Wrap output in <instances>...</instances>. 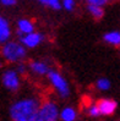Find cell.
Wrapping results in <instances>:
<instances>
[{
  "mask_svg": "<svg viewBox=\"0 0 120 121\" xmlns=\"http://www.w3.org/2000/svg\"><path fill=\"white\" fill-rule=\"evenodd\" d=\"M101 116H111L118 109V103L111 98H101L96 102Z\"/></svg>",
  "mask_w": 120,
  "mask_h": 121,
  "instance_id": "obj_8",
  "label": "cell"
},
{
  "mask_svg": "<svg viewBox=\"0 0 120 121\" xmlns=\"http://www.w3.org/2000/svg\"><path fill=\"white\" fill-rule=\"evenodd\" d=\"M47 80L50 83V86L53 87V89L55 91L56 95L61 99H67L71 95V87L70 83L67 82L66 77L62 75L60 71L52 69L50 72L47 75Z\"/></svg>",
  "mask_w": 120,
  "mask_h": 121,
  "instance_id": "obj_3",
  "label": "cell"
},
{
  "mask_svg": "<svg viewBox=\"0 0 120 121\" xmlns=\"http://www.w3.org/2000/svg\"><path fill=\"white\" fill-rule=\"evenodd\" d=\"M16 31L18 33V35H25V34H30L32 32L36 31V25L32 20L30 18H18L16 22Z\"/></svg>",
  "mask_w": 120,
  "mask_h": 121,
  "instance_id": "obj_9",
  "label": "cell"
},
{
  "mask_svg": "<svg viewBox=\"0 0 120 121\" xmlns=\"http://www.w3.org/2000/svg\"><path fill=\"white\" fill-rule=\"evenodd\" d=\"M96 88L99 92H108L111 88V82L107 77H99L96 81Z\"/></svg>",
  "mask_w": 120,
  "mask_h": 121,
  "instance_id": "obj_14",
  "label": "cell"
},
{
  "mask_svg": "<svg viewBox=\"0 0 120 121\" xmlns=\"http://www.w3.org/2000/svg\"><path fill=\"white\" fill-rule=\"evenodd\" d=\"M59 115L60 109L56 102L52 100V99H47L40 103L39 110L34 121H59Z\"/></svg>",
  "mask_w": 120,
  "mask_h": 121,
  "instance_id": "obj_4",
  "label": "cell"
},
{
  "mask_svg": "<svg viewBox=\"0 0 120 121\" xmlns=\"http://www.w3.org/2000/svg\"><path fill=\"white\" fill-rule=\"evenodd\" d=\"M27 65H28V72L36 77H47V75L53 69L50 62L42 59L31 60L30 62H27Z\"/></svg>",
  "mask_w": 120,
  "mask_h": 121,
  "instance_id": "obj_6",
  "label": "cell"
},
{
  "mask_svg": "<svg viewBox=\"0 0 120 121\" xmlns=\"http://www.w3.org/2000/svg\"><path fill=\"white\" fill-rule=\"evenodd\" d=\"M15 69L17 72L22 76V75H26L28 72V65H27V62L26 61H21V62H17L16 65H15Z\"/></svg>",
  "mask_w": 120,
  "mask_h": 121,
  "instance_id": "obj_18",
  "label": "cell"
},
{
  "mask_svg": "<svg viewBox=\"0 0 120 121\" xmlns=\"http://www.w3.org/2000/svg\"><path fill=\"white\" fill-rule=\"evenodd\" d=\"M1 83L6 91L17 92L21 87V75L16 71L15 67L6 69L1 75Z\"/></svg>",
  "mask_w": 120,
  "mask_h": 121,
  "instance_id": "obj_5",
  "label": "cell"
},
{
  "mask_svg": "<svg viewBox=\"0 0 120 121\" xmlns=\"http://www.w3.org/2000/svg\"><path fill=\"white\" fill-rule=\"evenodd\" d=\"M45 6L49 8L50 10H53V11H60L62 9L61 0H47Z\"/></svg>",
  "mask_w": 120,
  "mask_h": 121,
  "instance_id": "obj_16",
  "label": "cell"
},
{
  "mask_svg": "<svg viewBox=\"0 0 120 121\" xmlns=\"http://www.w3.org/2000/svg\"><path fill=\"white\" fill-rule=\"evenodd\" d=\"M37 1H38L39 4H42V5H44V6H45V4H47V0H37Z\"/></svg>",
  "mask_w": 120,
  "mask_h": 121,
  "instance_id": "obj_21",
  "label": "cell"
},
{
  "mask_svg": "<svg viewBox=\"0 0 120 121\" xmlns=\"http://www.w3.org/2000/svg\"><path fill=\"white\" fill-rule=\"evenodd\" d=\"M77 116H79V112H77L76 108L71 105H66L62 109H60V121H76Z\"/></svg>",
  "mask_w": 120,
  "mask_h": 121,
  "instance_id": "obj_12",
  "label": "cell"
},
{
  "mask_svg": "<svg viewBox=\"0 0 120 121\" xmlns=\"http://www.w3.org/2000/svg\"><path fill=\"white\" fill-rule=\"evenodd\" d=\"M0 4L5 8H12L17 4V0H0Z\"/></svg>",
  "mask_w": 120,
  "mask_h": 121,
  "instance_id": "obj_20",
  "label": "cell"
},
{
  "mask_svg": "<svg viewBox=\"0 0 120 121\" xmlns=\"http://www.w3.org/2000/svg\"><path fill=\"white\" fill-rule=\"evenodd\" d=\"M4 62H5V61H4L1 58H0V69H3V67H4Z\"/></svg>",
  "mask_w": 120,
  "mask_h": 121,
  "instance_id": "obj_22",
  "label": "cell"
},
{
  "mask_svg": "<svg viewBox=\"0 0 120 121\" xmlns=\"http://www.w3.org/2000/svg\"><path fill=\"white\" fill-rule=\"evenodd\" d=\"M103 42L110 47L120 48V31L113 30L109 32H105L103 34Z\"/></svg>",
  "mask_w": 120,
  "mask_h": 121,
  "instance_id": "obj_11",
  "label": "cell"
},
{
  "mask_svg": "<svg viewBox=\"0 0 120 121\" xmlns=\"http://www.w3.org/2000/svg\"><path fill=\"white\" fill-rule=\"evenodd\" d=\"M12 37L11 25L5 16L0 15V45H3Z\"/></svg>",
  "mask_w": 120,
  "mask_h": 121,
  "instance_id": "obj_10",
  "label": "cell"
},
{
  "mask_svg": "<svg viewBox=\"0 0 120 121\" xmlns=\"http://www.w3.org/2000/svg\"><path fill=\"white\" fill-rule=\"evenodd\" d=\"M62 9L67 12H71L76 8V0H61Z\"/></svg>",
  "mask_w": 120,
  "mask_h": 121,
  "instance_id": "obj_17",
  "label": "cell"
},
{
  "mask_svg": "<svg viewBox=\"0 0 120 121\" xmlns=\"http://www.w3.org/2000/svg\"><path fill=\"white\" fill-rule=\"evenodd\" d=\"M87 1V4H94V5H99V6H104L105 5H108V4H110L113 0H86Z\"/></svg>",
  "mask_w": 120,
  "mask_h": 121,
  "instance_id": "obj_19",
  "label": "cell"
},
{
  "mask_svg": "<svg viewBox=\"0 0 120 121\" xmlns=\"http://www.w3.org/2000/svg\"><path fill=\"white\" fill-rule=\"evenodd\" d=\"M86 112H87V115H88L89 117H94V119H96V117H99V116H101L99 110H98V106H97L96 103L89 104V105L87 106Z\"/></svg>",
  "mask_w": 120,
  "mask_h": 121,
  "instance_id": "obj_15",
  "label": "cell"
},
{
  "mask_svg": "<svg viewBox=\"0 0 120 121\" xmlns=\"http://www.w3.org/2000/svg\"><path fill=\"white\" fill-rule=\"evenodd\" d=\"M27 52L28 50L18 39H10L3 45H0V58L11 65L25 61L27 59Z\"/></svg>",
  "mask_w": 120,
  "mask_h": 121,
  "instance_id": "obj_2",
  "label": "cell"
},
{
  "mask_svg": "<svg viewBox=\"0 0 120 121\" xmlns=\"http://www.w3.org/2000/svg\"><path fill=\"white\" fill-rule=\"evenodd\" d=\"M44 34L42 32H38V31H34L30 34H25V35H20L18 37V40L25 45V48L27 50L30 49H36L38 48L39 45L43 44L44 42Z\"/></svg>",
  "mask_w": 120,
  "mask_h": 121,
  "instance_id": "obj_7",
  "label": "cell"
},
{
  "mask_svg": "<svg viewBox=\"0 0 120 121\" xmlns=\"http://www.w3.org/2000/svg\"><path fill=\"white\" fill-rule=\"evenodd\" d=\"M86 10L88 12V15L93 20H97V21L102 20L104 17V13H105V10H104L103 6L94 5V4H87L86 5Z\"/></svg>",
  "mask_w": 120,
  "mask_h": 121,
  "instance_id": "obj_13",
  "label": "cell"
},
{
  "mask_svg": "<svg viewBox=\"0 0 120 121\" xmlns=\"http://www.w3.org/2000/svg\"><path fill=\"white\" fill-rule=\"evenodd\" d=\"M40 103L36 97H23L15 100L9 109L11 121H34Z\"/></svg>",
  "mask_w": 120,
  "mask_h": 121,
  "instance_id": "obj_1",
  "label": "cell"
}]
</instances>
